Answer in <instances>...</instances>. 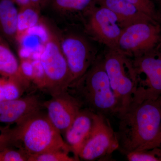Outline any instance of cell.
Segmentation results:
<instances>
[{"label":"cell","mask_w":161,"mask_h":161,"mask_svg":"<svg viewBox=\"0 0 161 161\" xmlns=\"http://www.w3.org/2000/svg\"><path fill=\"white\" fill-rule=\"evenodd\" d=\"M117 115L115 133L122 152L161 147V96L134 98Z\"/></svg>","instance_id":"cell-1"},{"label":"cell","mask_w":161,"mask_h":161,"mask_svg":"<svg viewBox=\"0 0 161 161\" xmlns=\"http://www.w3.org/2000/svg\"><path fill=\"white\" fill-rule=\"evenodd\" d=\"M13 128L7 127L6 133L10 146H15L28 156L55 150L71 152L61 133L47 114L40 110L26 116Z\"/></svg>","instance_id":"cell-2"},{"label":"cell","mask_w":161,"mask_h":161,"mask_svg":"<svg viewBox=\"0 0 161 161\" xmlns=\"http://www.w3.org/2000/svg\"><path fill=\"white\" fill-rule=\"evenodd\" d=\"M72 95L82 107L104 115L116 114L119 107L104 66L103 57H97L89 69L69 87Z\"/></svg>","instance_id":"cell-3"},{"label":"cell","mask_w":161,"mask_h":161,"mask_svg":"<svg viewBox=\"0 0 161 161\" xmlns=\"http://www.w3.org/2000/svg\"><path fill=\"white\" fill-rule=\"evenodd\" d=\"M40 23L47 33L39 59L43 75V89L52 95L67 91L71 85V77L51 22L42 17Z\"/></svg>","instance_id":"cell-4"},{"label":"cell","mask_w":161,"mask_h":161,"mask_svg":"<svg viewBox=\"0 0 161 161\" xmlns=\"http://www.w3.org/2000/svg\"><path fill=\"white\" fill-rule=\"evenodd\" d=\"M51 23L69 68L71 86L86 73L97 57L85 32L81 33L70 25L61 29Z\"/></svg>","instance_id":"cell-5"},{"label":"cell","mask_w":161,"mask_h":161,"mask_svg":"<svg viewBox=\"0 0 161 161\" xmlns=\"http://www.w3.org/2000/svg\"><path fill=\"white\" fill-rule=\"evenodd\" d=\"M103 58L119 112L132 101L136 92L137 78L132 59L117 50L109 49Z\"/></svg>","instance_id":"cell-6"},{"label":"cell","mask_w":161,"mask_h":161,"mask_svg":"<svg viewBox=\"0 0 161 161\" xmlns=\"http://www.w3.org/2000/svg\"><path fill=\"white\" fill-rule=\"evenodd\" d=\"M161 47V23L151 19L124 28L117 50L134 58L159 49Z\"/></svg>","instance_id":"cell-7"},{"label":"cell","mask_w":161,"mask_h":161,"mask_svg":"<svg viewBox=\"0 0 161 161\" xmlns=\"http://www.w3.org/2000/svg\"><path fill=\"white\" fill-rule=\"evenodd\" d=\"M82 24L90 38L105 45L108 49H117L124 28L113 12L95 4L86 13Z\"/></svg>","instance_id":"cell-8"},{"label":"cell","mask_w":161,"mask_h":161,"mask_svg":"<svg viewBox=\"0 0 161 161\" xmlns=\"http://www.w3.org/2000/svg\"><path fill=\"white\" fill-rule=\"evenodd\" d=\"M119 147L116 133L105 115L96 113L94 126L80 149L79 159L94 161L108 156Z\"/></svg>","instance_id":"cell-9"},{"label":"cell","mask_w":161,"mask_h":161,"mask_svg":"<svg viewBox=\"0 0 161 161\" xmlns=\"http://www.w3.org/2000/svg\"><path fill=\"white\" fill-rule=\"evenodd\" d=\"M131 58L137 78L134 98L161 96V54L158 49Z\"/></svg>","instance_id":"cell-10"},{"label":"cell","mask_w":161,"mask_h":161,"mask_svg":"<svg viewBox=\"0 0 161 161\" xmlns=\"http://www.w3.org/2000/svg\"><path fill=\"white\" fill-rule=\"evenodd\" d=\"M96 4V0H43L41 12L56 24L75 25V21L82 23L85 16Z\"/></svg>","instance_id":"cell-11"},{"label":"cell","mask_w":161,"mask_h":161,"mask_svg":"<svg viewBox=\"0 0 161 161\" xmlns=\"http://www.w3.org/2000/svg\"><path fill=\"white\" fill-rule=\"evenodd\" d=\"M53 125L64 134L82 108L81 103L68 91L52 95L49 100L42 104Z\"/></svg>","instance_id":"cell-12"},{"label":"cell","mask_w":161,"mask_h":161,"mask_svg":"<svg viewBox=\"0 0 161 161\" xmlns=\"http://www.w3.org/2000/svg\"><path fill=\"white\" fill-rule=\"evenodd\" d=\"M96 113L82 108L64 133L65 142L69 146L74 157L79 161L78 154L94 126Z\"/></svg>","instance_id":"cell-13"},{"label":"cell","mask_w":161,"mask_h":161,"mask_svg":"<svg viewBox=\"0 0 161 161\" xmlns=\"http://www.w3.org/2000/svg\"><path fill=\"white\" fill-rule=\"evenodd\" d=\"M43 106L36 96L20 97L0 102V123L16 124Z\"/></svg>","instance_id":"cell-14"},{"label":"cell","mask_w":161,"mask_h":161,"mask_svg":"<svg viewBox=\"0 0 161 161\" xmlns=\"http://www.w3.org/2000/svg\"><path fill=\"white\" fill-rule=\"evenodd\" d=\"M19 9L12 0H0V35L12 46H19Z\"/></svg>","instance_id":"cell-15"},{"label":"cell","mask_w":161,"mask_h":161,"mask_svg":"<svg viewBox=\"0 0 161 161\" xmlns=\"http://www.w3.org/2000/svg\"><path fill=\"white\" fill-rule=\"evenodd\" d=\"M9 45L0 35V75L14 80L25 88L31 80L24 74Z\"/></svg>","instance_id":"cell-16"},{"label":"cell","mask_w":161,"mask_h":161,"mask_svg":"<svg viewBox=\"0 0 161 161\" xmlns=\"http://www.w3.org/2000/svg\"><path fill=\"white\" fill-rule=\"evenodd\" d=\"M96 4L113 12L124 28L134 23L152 19L127 0H96Z\"/></svg>","instance_id":"cell-17"},{"label":"cell","mask_w":161,"mask_h":161,"mask_svg":"<svg viewBox=\"0 0 161 161\" xmlns=\"http://www.w3.org/2000/svg\"><path fill=\"white\" fill-rule=\"evenodd\" d=\"M24 89L17 81L0 75V102L20 98Z\"/></svg>","instance_id":"cell-18"},{"label":"cell","mask_w":161,"mask_h":161,"mask_svg":"<svg viewBox=\"0 0 161 161\" xmlns=\"http://www.w3.org/2000/svg\"><path fill=\"white\" fill-rule=\"evenodd\" d=\"M19 36L21 31L40 23L41 10L33 6L19 8Z\"/></svg>","instance_id":"cell-19"},{"label":"cell","mask_w":161,"mask_h":161,"mask_svg":"<svg viewBox=\"0 0 161 161\" xmlns=\"http://www.w3.org/2000/svg\"><path fill=\"white\" fill-rule=\"evenodd\" d=\"M75 157L69 155V152L64 150H55L29 156L28 161H75Z\"/></svg>","instance_id":"cell-20"},{"label":"cell","mask_w":161,"mask_h":161,"mask_svg":"<svg viewBox=\"0 0 161 161\" xmlns=\"http://www.w3.org/2000/svg\"><path fill=\"white\" fill-rule=\"evenodd\" d=\"M126 155L127 159L130 161H161V149L156 148L133 151Z\"/></svg>","instance_id":"cell-21"},{"label":"cell","mask_w":161,"mask_h":161,"mask_svg":"<svg viewBox=\"0 0 161 161\" xmlns=\"http://www.w3.org/2000/svg\"><path fill=\"white\" fill-rule=\"evenodd\" d=\"M147 15L161 23V17L152 0H127Z\"/></svg>","instance_id":"cell-22"},{"label":"cell","mask_w":161,"mask_h":161,"mask_svg":"<svg viewBox=\"0 0 161 161\" xmlns=\"http://www.w3.org/2000/svg\"><path fill=\"white\" fill-rule=\"evenodd\" d=\"M28 156L23 150L6 147L0 150V161H28Z\"/></svg>","instance_id":"cell-23"},{"label":"cell","mask_w":161,"mask_h":161,"mask_svg":"<svg viewBox=\"0 0 161 161\" xmlns=\"http://www.w3.org/2000/svg\"><path fill=\"white\" fill-rule=\"evenodd\" d=\"M6 128L0 127V150L9 147L6 134Z\"/></svg>","instance_id":"cell-24"},{"label":"cell","mask_w":161,"mask_h":161,"mask_svg":"<svg viewBox=\"0 0 161 161\" xmlns=\"http://www.w3.org/2000/svg\"><path fill=\"white\" fill-rule=\"evenodd\" d=\"M19 8L32 6L30 0H12Z\"/></svg>","instance_id":"cell-25"},{"label":"cell","mask_w":161,"mask_h":161,"mask_svg":"<svg viewBox=\"0 0 161 161\" xmlns=\"http://www.w3.org/2000/svg\"><path fill=\"white\" fill-rule=\"evenodd\" d=\"M32 6L41 10V6L43 0H30Z\"/></svg>","instance_id":"cell-26"},{"label":"cell","mask_w":161,"mask_h":161,"mask_svg":"<svg viewBox=\"0 0 161 161\" xmlns=\"http://www.w3.org/2000/svg\"><path fill=\"white\" fill-rule=\"evenodd\" d=\"M157 2H158L159 3V4H160V5L161 6V0H157Z\"/></svg>","instance_id":"cell-27"},{"label":"cell","mask_w":161,"mask_h":161,"mask_svg":"<svg viewBox=\"0 0 161 161\" xmlns=\"http://www.w3.org/2000/svg\"><path fill=\"white\" fill-rule=\"evenodd\" d=\"M160 15H161V14H160Z\"/></svg>","instance_id":"cell-28"}]
</instances>
